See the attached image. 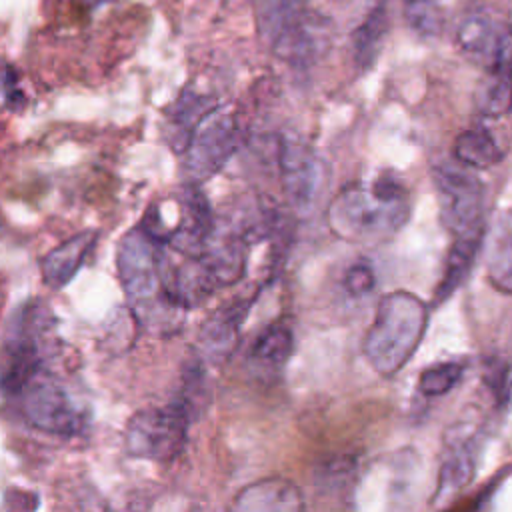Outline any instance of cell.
<instances>
[{
	"label": "cell",
	"mask_w": 512,
	"mask_h": 512,
	"mask_svg": "<svg viewBox=\"0 0 512 512\" xmlns=\"http://www.w3.org/2000/svg\"><path fill=\"white\" fill-rule=\"evenodd\" d=\"M454 156L464 166L490 168L502 160L504 152L488 128L474 126L456 136Z\"/></svg>",
	"instance_id": "obj_24"
},
{
	"label": "cell",
	"mask_w": 512,
	"mask_h": 512,
	"mask_svg": "<svg viewBox=\"0 0 512 512\" xmlns=\"http://www.w3.org/2000/svg\"><path fill=\"white\" fill-rule=\"evenodd\" d=\"M504 28L506 26L496 24L486 10L476 8L466 12L460 20L456 28V44L470 60L488 68Z\"/></svg>",
	"instance_id": "obj_17"
},
{
	"label": "cell",
	"mask_w": 512,
	"mask_h": 512,
	"mask_svg": "<svg viewBox=\"0 0 512 512\" xmlns=\"http://www.w3.org/2000/svg\"><path fill=\"white\" fill-rule=\"evenodd\" d=\"M486 270L498 290L512 294V210L498 212L486 230Z\"/></svg>",
	"instance_id": "obj_18"
},
{
	"label": "cell",
	"mask_w": 512,
	"mask_h": 512,
	"mask_svg": "<svg viewBox=\"0 0 512 512\" xmlns=\"http://www.w3.org/2000/svg\"><path fill=\"white\" fill-rule=\"evenodd\" d=\"M308 0H254V16L260 36L274 46L306 16Z\"/></svg>",
	"instance_id": "obj_20"
},
{
	"label": "cell",
	"mask_w": 512,
	"mask_h": 512,
	"mask_svg": "<svg viewBox=\"0 0 512 512\" xmlns=\"http://www.w3.org/2000/svg\"><path fill=\"white\" fill-rule=\"evenodd\" d=\"M294 348V336L292 330L282 324H270L254 342L250 350V362L258 372H278L286 366L290 360Z\"/></svg>",
	"instance_id": "obj_22"
},
{
	"label": "cell",
	"mask_w": 512,
	"mask_h": 512,
	"mask_svg": "<svg viewBox=\"0 0 512 512\" xmlns=\"http://www.w3.org/2000/svg\"><path fill=\"white\" fill-rule=\"evenodd\" d=\"M242 128L234 114L218 108L198 126L188 146L184 172L190 182L198 184L216 174L240 148Z\"/></svg>",
	"instance_id": "obj_6"
},
{
	"label": "cell",
	"mask_w": 512,
	"mask_h": 512,
	"mask_svg": "<svg viewBox=\"0 0 512 512\" xmlns=\"http://www.w3.org/2000/svg\"><path fill=\"white\" fill-rule=\"evenodd\" d=\"M464 376V366L460 362H440L426 368L418 378V388L424 396L436 398L450 392Z\"/></svg>",
	"instance_id": "obj_27"
},
{
	"label": "cell",
	"mask_w": 512,
	"mask_h": 512,
	"mask_svg": "<svg viewBox=\"0 0 512 512\" xmlns=\"http://www.w3.org/2000/svg\"><path fill=\"white\" fill-rule=\"evenodd\" d=\"M192 420L176 398L166 406L138 410L126 424L124 448L134 458L170 462L184 450Z\"/></svg>",
	"instance_id": "obj_4"
},
{
	"label": "cell",
	"mask_w": 512,
	"mask_h": 512,
	"mask_svg": "<svg viewBox=\"0 0 512 512\" xmlns=\"http://www.w3.org/2000/svg\"><path fill=\"white\" fill-rule=\"evenodd\" d=\"M426 326L428 308L416 294L396 290L382 296L364 338L366 360L382 376L396 374L420 346Z\"/></svg>",
	"instance_id": "obj_3"
},
{
	"label": "cell",
	"mask_w": 512,
	"mask_h": 512,
	"mask_svg": "<svg viewBox=\"0 0 512 512\" xmlns=\"http://www.w3.org/2000/svg\"><path fill=\"white\" fill-rule=\"evenodd\" d=\"M330 230L348 242H378L394 236L410 218V196L394 174L356 182L328 206Z\"/></svg>",
	"instance_id": "obj_1"
},
{
	"label": "cell",
	"mask_w": 512,
	"mask_h": 512,
	"mask_svg": "<svg viewBox=\"0 0 512 512\" xmlns=\"http://www.w3.org/2000/svg\"><path fill=\"white\" fill-rule=\"evenodd\" d=\"M248 246V238L236 228L228 230L226 234L214 230L206 250L200 256L206 260L220 286H230L236 284L246 272Z\"/></svg>",
	"instance_id": "obj_15"
},
{
	"label": "cell",
	"mask_w": 512,
	"mask_h": 512,
	"mask_svg": "<svg viewBox=\"0 0 512 512\" xmlns=\"http://www.w3.org/2000/svg\"><path fill=\"white\" fill-rule=\"evenodd\" d=\"M232 508L242 512H294L304 508V498L292 480L264 478L244 486L236 494Z\"/></svg>",
	"instance_id": "obj_13"
},
{
	"label": "cell",
	"mask_w": 512,
	"mask_h": 512,
	"mask_svg": "<svg viewBox=\"0 0 512 512\" xmlns=\"http://www.w3.org/2000/svg\"><path fill=\"white\" fill-rule=\"evenodd\" d=\"M218 108L216 98L208 94H200L192 88L180 92L174 100L172 108L168 110V134L166 140L170 142L172 150L184 154L194 138L198 126Z\"/></svg>",
	"instance_id": "obj_12"
},
{
	"label": "cell",
	"mask_w": 512,
	"mask_h": 512,
	"mask_svg": "<svg viewBox=\"0 0 512 512\" xmlns=\"http://www.w3.org/2000/svg\"><path fill=\"white\" fill-rule=\"evenodd\" d=\"M478 108L486 116H502L512 110V26H506L492 62L488 64V80L478 92Z\"/></svg>",
	"instance_id": "obj_11"
},
{
	"label": "cell",
	"mask_w": 512,
	"mask_h": 512,
	"mask_svg": "<svg viewBox=\"0 0 512 512\" xmlns=\"http://www.w3.org/2000/svg\"><path fill=\"white\" fill-rule=\"evenodd\" d=\"M432 180L438 192L440 220L454 234L486 230L482 182L452 162L434 166Z\"/></svg>",
	"instance_id": "obj_5"
},
{
	"label": "cell",
	"mask_w": 512,
	"mask_h": 512,
	"mask_svg": "<svg viewBox=\"0 0 512 512\" xmlns=\"http://www.w3.org/2000/svg\"><path fill=\"white\" fill-rule=\"evenodd\" d=\"M278 164L290 206L300 212L312 210L324 184V170L316 152L302 140L286 138L280 144Z\"/></svg>",
	"instance_id": "obj_8"
},
{
	"label": "cell",
	"mask_w": 512,
	"mask_h": 512,
	"mask_svg": "<svg viewBox=\"0 0 512 512\" xmlns=\"http://www.w3.org/2000/svg\"><path fill=\"white\" fill-rule=\"evenodd\" d=\"M96 238V230H82L64 240L62 244H58L56 248H52L40 264L44 284L52 290L64 288L76 276V272L92 252Z\"/></svg>",
	"instance_id": "obj_14"
},
{
	"label": "cell",
	"mask_w": 512,
	"mask_h": 512,
	"mask_svg": "<svg viewBox=\"0 0 512 512\" xmlns=\"http://www.w3.org/2000/svg\"><path fill=\"white\" fill-rule=\"evenodd\" d=\"M26 102V96L18 84V74L12 64L4 66V106L12 112H18Z\"/></svg>",
	"instance_id": "obj_29"
},
{
	"label": "cell",
	"mask_w": 512,
	"mask_h": 512,
	"mask_svg": "<svg viewBox=\"0 0 512 512\" xmlns=\"http://www.w3.org/2000/svg\"><path fill=\"white\" fill-rule=\"evenodd\" d=\"M374 284H376V274L368 262H356L344 274V288L352 296L368 294L374 288Z\"/></svg>",
	"instance_id": "obj_28"
},
{
	"label": "cell",
	"mask_w": 512,
	"mask_h": 512,
	"mask_svg": "<svg viewBox=\"0 0 512 512\" xmlns=\"http://www.w3.org/2000/svg\"><path fill=\"white\" fill-rule=\"evenodd\" d=\"M404 18L422 38H432L444 24V0H404Z\"/></svg>",
	"instance_id": "obj_26"
},
{
	"label": "cell",
	"mask_w": 512,
	"mask_h": 512,
	"mask_svg": "<svg viewBox=\"0 0 512 512\" xmlns=\"http://www.w3.org/2000/svg\"><path fill=\"white\" fill-rule=\"evenodd\" d=\"M116 270L138 322H144L154 332H162L164 326H176V318L184 308L168 292L172 268L162 254V242L144 226L122 236L116 250Z\"/></svg>",
	"instance_id": "obj_2"
},
{
	"label": "cell",
	"mask_w": 512,
	"mask_h": 512,
	"mask_svg": "<svg viewBox=\"0 0 512 512\" xmlns=\"http://www.w3.org/2000/svg\"><path fill=\"white\" fill-rule=\"evenodd\" d=\"M4 506L6 508H16V510H30V508L38 506V498L32 492L10 488L4 494Z\"/></svg>",
	"instance_id": "obj_30"
},
{
	"label": "cell",
	"mask_w": 512,
	"mask_h": 512,
	"mask_svg": "<svg viewBox=\"0 0 512 512\" xmlns=\"http://www.w3.org/2000/svg\"><path fill=\"white\" fill-rule=\"evenodd\" d=\"M214 230L216 228L206 196L196 188L194 182L186 184L180 192V218L168 244L184 256H200L206 250Z\"/></svg>",
	"instance_id": "obj_9"
},
{
	"label": "cell",
	"mask_w": 512,
	"mask_h": 512,
	"mask_svg": "<svg viewBox=\"0 0 512 512\" xmlns=\"http://www.w3.org/2000/svg\"><path fill=\"white\" fill-rule=\"evenodd\" d=\"M476 460L472 452V444L458 440L446 458L442 460L440 472H438V486L434 492V504H442L444 500L458 494L474 476Z\"/></svg>",
	"instance_id": "obj_21"
},
{
	"label": "cell",
	"mask_w": 512,
	"mask_h": 512,
	"mask_svg": "<svg viewBox=\"0 0 512 512\" xmlns=\"http://www.w3.org/2000/svg\"><path fill=\"white\" fill-rule=\"evenodd\" d=\"M22 414L30 426L54 436H76L84 428V416L66 390L42 372L18 394Z\"/></svg>",
	"instance_id": "obj_7"
},
{
	"label": "cell",
	"mask_w": 512,
	"mask_h": 512,
	"mask_svg": "<svg viewBox=\"0 0 512 512\" xmlns=\"http://www.w3.org/2000/svg\"><path fill=\"white\" fill-rule=\"evenodd\" d=\"M186 260L170 270V298L184 310L204 304L220 286L214 272L202 256H184Z\"/></svg>",
	"instance_id": "obj_16"
},
{
	"label": "cell",
	"mask_w": 512,
	"mask_h": 512,
	"mask_svg": "<svg viewBox=\"0 0 512 512\" xmlns=\"http://www.w3.org/2000/svg\"><path fill=\"white\" fill-rule=\"evenodd\" d=\"M484 238H486V230L454 236V242L450 246L448 258L444 264V274L434 294V304H442L444 300H448L460 288V284L468 278Z\"/></svg>",
	"instance_id": "obj_19"
},
{
	"label": "cell",
	"mask_w": 512,
	"mask_h": 512,
	"mask_svg": "<svg viewBox=\"0 0 512 512\" xmlns=\"http://www.w3.org/2000/svg\"><path fill=\"white\" fill-rule=\"evenodd\" d=\"M386 32H388V6L386 2H380L352 32V56H354V64L360 70H368L376 62Z\"/></svg>",
	"instance_id": "obj_23"
},
{
	"label": "cell",
	"mask_w": 512,
	"mask_h": 512,
	"mask_svg": "<svg viewBox=\"0 0 512 512\" xmlns=\"http://www.w3.org/2000/svg\"><path fill=\"white\" fill-rule=\"evenodd\" d=\"M176 400L192 414L200 416L208 404V378L204 364L198 358H192L182 372V386Z\"/></svg>",
	"instance_id": "obj_25"
},
{
	"label": "cell",
	"mask_w": 512,
	"mask_h": 512,
	"mask_svg": "<svg viewBox=\"0 0 512 512\" xmlns=\"http://www.w3.org/2000/svg\"><path fill=\"white\" fill-rule=\"evenodd\" d=\"M250 300L236 298L234 302L214 310L200 328L198 344L212 362H224L232 356L240 340V328L248 314Z\"/></svg>",
	"instance_id": "obj_10"
}]
</instances>
